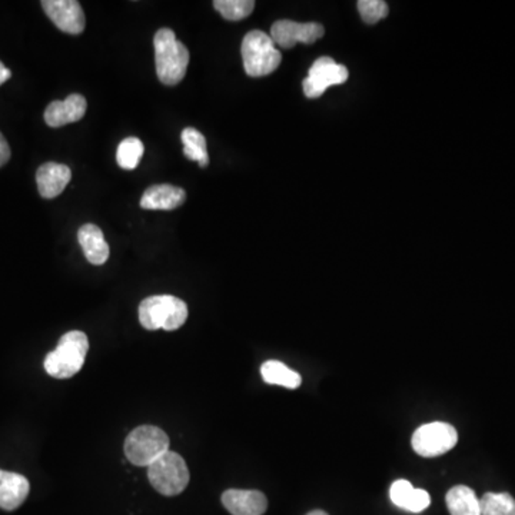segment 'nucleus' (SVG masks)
Segmentation results:
<instances>
[{"mask_svg":"<svg viewBox=\"0 0 515 515\" xmlns=\"http://www.w3.org/2000/svg\"><path fill=\"white\" fill-rule=\"evenodd\" d=\"M154 44L157 79L167 86L182 82L189 65L188 48L177 41L174 31L167 28L157 32Z\"/></svg>","mask_w":515,"mask_h":515,"instance_id":"f257e3e1","label":"nucleus"},{"mask_svg":"<svg viewBox=\"0 0 515 515\" xmlns=\"http://www.w3.org/2000/svg\"><path fill=\"white\" fill-rule=\"evenodd\" d=\"M88 351L89 341L85 332H68L62 337L58 347L44 358V369L53 378H72L82 369Z\"/></svg>","mask_w":515,"mask_h":515,"instance_id":"f03ea898","label":"nucleus"},{"mask_svg":"<svg viewBox=\"0 0 515 515\" xmlns=\"http://www.w3.org/2000/svg\"><path fill=\"white\" fill-rule=\"evenodd\" d=\"M188 319V307L172 295H155L139 305V322L145 329L176 331Z\"/></svg>","mask_w":515,"mask_h":515,"instance_id":"7ed1b4c3","label":"nucleus"},{"mask_svg":"<svg viewBox=\"0 0 515 515\" xmlns=\"http://www.w3.org/2000/svg\"><path fill=\"white\" fill-rule=\"evenodd\" d=\"M243 69L251 78H262L275 72L282 55L273 43L270 34L262 31H251L246 33L241 46Z\"/></svg>","mask_w":515,"mask_h":515,"instance_id":"20e7f679","label":"nucleus"},{"mask_svg":"<svg viewBox=\"0 0 515 515\" xmlns=\"http://www.w3.org/2000/svg\"><path fill=\"white\" fill-rule=\"evenodd\" d=\"M123 450L133 465L149 467L154 461L169 451V437L161 428L142 425L128 435Z\"/></svg>","mask_w":515,"mask_h":515,"instance_id":"39448f33","label":"nucleus"},{"mask_svg":"<svg viewBox=\"0 0 515 515\" xmlns=\"http://www.w3.org/2000/svg\"><path fill=\"white\" fill-rule=\"evenodd\" d=\"M148 478L159 494L172 497L188 485L189 470L184 458L169 450L148 467Z\"/></svg>","mask_w":515,"mask_h":515,"instance_id":"423d86ee","label":"nucleus"},{"mask_svg":"<svg viewBox=\"0 0 515 515\" xmlns=\"http://www.w3.org/2000/svg\"><path fill=\"white\" fill-rule=\"evenodd\" d=\"M458 433L447 423L425 424L414 433V451L424 458L440 457L457 445Z\"/></svg>","mask_w":515,"mask_h":515,"instance_id":"0eeeda50","label":"nucleus"},{"mask_svg":"<svg viewBox=\"0 0 515 515\" xmlns=\"http://www.w3.org/2000/svg\"><path fill=\"white\" fill-rule=\"evenodd\" d=\"M348 69L339 65L334 59L319 58L310 66V72L305 78L304 93L310 100L321 98L329 86L341 85L348 81Z\"/></svg>","mask_w":515,"mask_h":515,"instance_id":"6e6552de","label":"nucleus"},{"mask_svg":"<svg viewBox=\"0 0 515 515\" xmlns=\"http://www.w3.org/2000/svg\"><path fill=\"white\" fill-rule=\"evenodd\" d=\"M322 24L310 22V24H298L294 21H277L271 28V38L273 43L281 48H294L295 44H312L324 36Z\"/></svg>","mask_w":515,"mask_h":515,"instance_id":"1a4fd4ad","label":"nucleus"},{"mask_svg":"<svg viewBox=\"0 0 515 515\" xmlns=\"http://www.w3.org/2000/svg\"><path fill=\"white\" fill-rule=\"evenodd\" d=\"M44 14H48L56 28L69 34H81L85 31V14L76 0H43Z\"/></svg>","mask_w":515,"mask_h":515,"instance_id":"9d476101","label":"nucleus"},{"mask_svg":"<svg viewBox=\"0 0 515 515\" xmlns=\"http://www.w3.org/2000/svg\"><path fill=\"white\" fill-rule=\"evenodd\" d=\"M88 103L78 93L68 96L65 100H55L44 110V122L51 128H62L68 123L78 122L85 117Z\"/></svg>","mask_w":515,"mask_h":515,"instance_id":"9b49d317","label":"nucleus"},{"mask_svg":"<svg viewBox=\"0 0 515 515\" xmlns=\"http://www.w3.org/2000/svg\"><path fill=\"white\" fill-rule=\"evenodd\" d=\"M222 504L233 515H263L268 500L255 490H228L222 494Z\"/></svg>","mask_w":515,"mask_h":515,"instance_id":"f8f14e48","label":"nucleus"},{"mask_svg":"<svg viewBox=\"0 0 515 515\" xmlns=\"http://www.w3.org/2000/svg\"><path fill=\"white\" fill-rule=\"evenodd\" d=\"M72 177L69 167L55 162L42 165L36 172V184L42 198L53 199L65 191Z\"/></svg>","mask_w":515,"mask_h":515,"instance_id":"ddd939ff","label":"nucleus"},{"mask_svg":"<svg viewBox=\"0 0 515 515\" xmlns=\"http://www.w3.org/2000/svg\"><path fill=\"white\" fill-rule=\"evenodd\" d=\"M185 191L172 185H155L142 195L140 206L148 211H172L184 205Z\"/></svg>","mask_w":515,"mask_h":515,"instance_id":"4468645a","label":"nucleus"},{"mask_svg":"<svg viewBox=\"0 0 515 515\" xmlns=\"http://www.w3.org/2000/svg\"><path fill=\"white\" fill-rule=\"evenodd\" d=\"M29 490L31 485L24 475L0 470V509L6 511L19 509L28 497Z\"/></svg>","mask_w":515,"mask_h":515,"instance_id":"2eb2a0df","label":"nucleus"},{"mask_svg":"<svg viewBox=\"0 0 515 515\" xmlns=\"http://www.w3.org/2000/svg\"><path fill=\"white\" fill-rule=\"evenodd\" d=\"M389 499L399 509L410 512H421L431 504V497L425 490L414 488L406 480H398L389 488Z\"/></svg>","mask_w":515,"mask_h":515,"instance_id":"dca6fc26","label":"nucleus"},{"mask_svg":"<svg viewBox=\"0 0 515 515\" xmlns=\"http://www.w3.org/2000/svg\"><path fill=\"white\" fill-rule=\"evenodd\" d=\"M78 241L82 246L86 260L92 265H103L110 258V245L105 241L102 229L93 224H85L78 231Z\"/></svg>","mask_w":515,"mask_h":515,"instance_id":"f3484780","label":"nucleus"},{"mask_svg":"<svg viewBox=\"0 0 515 515\" xmlns=\"http://www.w3.org/2000/svg\"><path fill=\"white\" fill-rule=\"evenodd\" d=\"M451 515H482L480 499L474 490L465 485H455L445 497Z\"/></svg>","mask_w":515,"mask_h":515,"instance_id":"a211bd4d","label":"nucleus"},{"mask_svg":"<svg viewBox=\"0 0 515 515\" xmlns=\"http://www.w3.org/2000/svg\"><path fill=\"white\" fill-rule=\"evenodd\" d=\"M261 376L266 384L285 386L288 389L300 388V383H302L298 372L288 368L282 362L273 361V359L263 362L262 367H261Z\"/></svg>","mask_w":515,"mask_h":515,"instance_id":"6ab92c4d","label":"nucleus"},{"mask_svg":"<svg viewBox=\"0 0 515 515\" xmlns=\"http://www.w3.org/2000/svg\"><path fill=\"white\" fill-rule=\"evenodd\" d=\"M182 144H184L185 157L196 161L199 167H205L209 164L208 150H206V139L199 130L194 128H186L181 135Z\"/></svg>","mask_w":515,"mask_h":515,"instance_id":"aec40b11","label":"nucleus"},{"mask_svg":"<svg viewBox=\"0 0 515 515\" xmlns=\"http://www.w3.org/2000/svg\"><path fill=\"white\" fill-rule=\"evenodd\" d=\"M482 515H515V500L509 492H487L480 500Z\"/></svg>","mask_w":515,"mask_h":515,"instance_id":"412c9836","label":"nucleus"},{"mask_svg":"<svg viewBox=\"0 0 515 515\" xmlns=\"http://www.w3.org/2000/svg\"><path fill=\"white\" fill-rule=\"evenodd\" d=\"M145 148L138 138H127L120 142L117 150V161L122 169L133 171L144 157Z\"/></svg>","mask_w":515,"mask_h":515,"instance_id":"4be33fe9","label":"nucleus"},{"mask_svg":"<svg viewBox=\"0 0 515 515\" xmlns=\"http://www.w3.org/2000/svg\"><path fill=\"white\" fill-rule=\"evenodd\" d=\"M216 11L225 17L226 21H243L250 16L255 7L253 0H216L214 2Z\"/></svg>","mask_w":515,"mask_h":515,"instance_id":"5701e85b","label":"nucleus"},{"mask_svg":"<svg viewBox=\"0 0 515 515\" xmlns=\"http://www.w3.org/2000/svg\"><path fill=\"white\" fill-rule=\"evenodd\" d=\"M358 11L361 14L362 21L368 24H374L386 17L388 5L383 0H359Z\"/></svg>","mask_w":515,"mask_h":515,"instance_id":"b1692460","label":"nucleus"},{"mask_svg":"<svg viewBox=\"0 0 515 515\" xmlns=\"http://www.w3.org/2000/svg\"><path fill=\"white\" fill-rule=\"evenodd\" d=\"M9 159H11V148H9L7 140L5 139L4 135L0 132V167L7 164Z\"/></svg>","mask_w":515,"mask_h":515,"instance_id":"393cba45","label":"nucleus"},{"mask_svg":"<svg viewBox=\"0 0 515 515\" xmlns=\"http://www.w3.org/2000/svg\"><path fill=\"white\" fill-rule=\"evenodd\" d=\"M11 71L0 62V85H4L5 82H7V81L11 79Z\"/></svg>","mask_w":515,"mask_h":515,"instance_id":"a878e982","label":"nucleus"},{"mask_svg":"<svg viewBox=\"0 0 515 515\" xmlns=\"http://www.w3.org/2000/svg\"><path fill=\"white\" fill-rule=\"evenodd\" d=\"M307 515H328V514L325 511H321V510H317V511L310 512V514Z\"/></svg>","mask_w":515,"mask_h":515,"instance_id":"bb28decb","label":"nucleus"}]
</instances>
